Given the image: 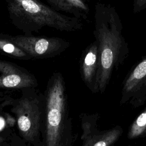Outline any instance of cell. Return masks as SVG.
Listing matches in <instances>:
<instances>
[{"mask_svg": "<svg viewBox=\"0 0 146 146\" xmlns=\"http://www.w3.org/2000/svg\"><path fill=\"white\" fill-rule=\"evenodd\" d=\"M118 16L113 11L97 10L94 34L97 43L100 70L99 92L103 93L112 75L119 70L129 55V47L122 33Z\"/></svg>", "mask_w": 146, "mask_h": 146, "instance_id": "6da1fadb", "label": "cell"}, {"mask_svg": "<svg viewBox=\"0 0 146 146\" xmlns=\"http://www.w3.org/2000/svg\"><path fill=\"white\" fill-rule=\"evenodd\" d=\"M42 143L44 146H71L75 141L66 82L61 72L50 77L44 94Z\"/></svg>", "mask_w": 146, "mask_h": 146, "instance_id": "7a4b0ae2", "label": "cell"}, {"mask_svg": "<svg viewBox=\"0 0 146 146\" xmlns=\"http://www.w3.org/2000/svg\"><path fill=\"white\" fill-rule=\"evenodd\" d=\"M12 23L25 34L31 35L47 27L60 31L80 30V19L63 14L38 0H6Z\"/></svg>", "mask_w": 146, "mask_h": 146, "instance_id": "3957f363", "label": "cell"}, {"mask_svg": "<svg viewBox=\"0 0 146 146\" xmlns=\"http://www.w3.org/2000/svg\"><path fill=\"white\" fill-rule=\"evenodd\" d=\"M20 97H7L5 106L11 107L16 118L18 129L22 139L34 146L43 145L42 127L44 95L36 87L21 90Z\"/></svg>", "mask_w": 146, "mask_h": 146, "instance_id": "277c9868", "label": "cell"}, {"mask_svg": "<svg viewBox=\"0 0 146 146\" xmlns=\"http://www.w3.org/2000/svg\"><path fill=\"white\" fill-rule=\"evenodd\" d=\"M2 35L22 48L31 58L45 59L54 57L64 52L70 46L69 42L58 37L35 36L27 34Z\"/></svg>", "mask_w": 146, "mask_h": 146, "instance_id": "5b68a950", "label": "cell"}, {"mask_svg": "<svg viewBox=\"0 0 146 146\" xmlns=\"http://www.w3.org/2000/svg\"><path fill=\"white\" fill-rule=\"evenodd\" d=\"M145 103L146 54L131 68L123 81L119 103L136 108Z\"/></svg>", "mask_w": 146, "mask_h": 146, "instance_id": "8992f818", "label": "cell"}, {"mask_svg": "<svg viewBox=\"0 0 146 146\" xmlns=\"http://www.w3.org/2000/svg\"><path fill=\"white\" fill-rule=\"evenodd\" d=\"M83 146H110L115 144L121 136L123 129L120 125L106 129H100L98 113H82L80 116Z\"/></svg>", "mask_w": 146, "mask_h": 146, "instance_id": "52a82bcc", "label": "cell"}, {"mask_svg": "<svg viewBox=\"0 0 146 146\" xmlns=\"http://www.w3.org/2000/svg\"><path fill=\"white\" fill-rule=\"evenodd\" d=\"M38 86L35 76L26 69L0 59V88L22 90Z\"/></svg>", "mask_w": 146, "mask_h": 146, "instance_id": "ba28073f", "label": "cell"}, {"mask_svg": "<svg viewBox=\"0 0 146 146\" xmlns=\"http://www.w3.org/2000/svg\"><path fill=\"white\" fill-rule=\"evenodd\" d=\"M82 79L92 93L99 92L98 78L100 70L99 50L96 40L91 42L83 51L79 61Z\"/></svg>", "mask_w": 146, "mask_h": 146, "instance_id": "9c48e42d", "label": "cell"}, {"mask_svg": "<svg viewBox=\"0 0 146 146\" xmlns=\"http://www.w3.org/2000/svg\"><path fill=\"white\" fill-rule=\"evenodd\" d=\"M54 9L71 14L79 19L84 18L88 7L83 0H45Z\"/></svg>", "mask_w": 146, "mask_h": 146, "instance_id": "30bf717a", "label": "cell"}, {"mask_svg": "<svg viewBox=\"0 0 146 146\" xmlns=\"http://www.w3.org/2000/svg\"><path fill=\"white\" fill-rule=\"evenodd\" d=\"M127 137L130 140L146 137V107L129 126Z\"/></svg>", "mask_w": 146, "mask_h": 146, "instance_id": "8fae6325", "label": "cell"}, {"mask_svg": "<svg viewBox=\"0 0 146 146\" xmlns=\"http://www.w3.org/2000/svg\"><path fill=\"white\" fill-rule=\"evenodd\" d=\"M0 51L10 57L21 60H29L31 57L22 48L0 34Z\"/></svg>", "mask_w": 146, "mask_h": 146, "instance_id": "7c38bea8", "label": "cell"}, {"mask_svg": "<svg viewBox=\"0 0 146 146\" xmlns=\"http://www.w3.org/2000/svg\"><path fill=\"white\" fill-rule=\"evenodd\" d=\"M10 137L7 135H0V145H9L7 143V141H9Z\"/></svg>", "mask_w": 146, "mask_h": 146, "instance_id": "4fadbf2b", "label": "cell"}, {"mask_svg": "<svg viewBox=\"0 0 146 146\" xmlns=\"http://www.w3.org/2000/svg\"><path fill=\"white\" fill-rule=\"evenodd\" d=\"M146 4V0H136V7L137 10L141 9Z\"/></svg>", "mask_w": 146, "mask_h": 146, "instance_id": "5bb4252c", "label": "cell"}, {"mask_svg": "<svg viewBox=\"0 0 146 146\" xmlns=\"http://www.w3.org/2000/svg\"><path fill=\"white\" fill-rule=\"evenodd\" d=\"M5 106V104L4 102H0V113H1L3 111V107Z\"/></svg>", "mask_w": 146, "mask_h": 146, "instance_id": "9a60e30c", "label": "cell"}]
</instances>
